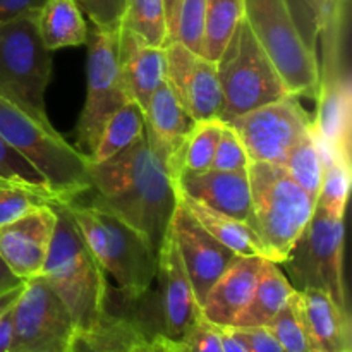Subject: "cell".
Instances as JSON below:
<instances>
[{
  "label": "cell",
  "mask_w": 352,
  "mask_h": 352,
  "mask_svg": "<svg viewBox=\"0 0 352 352\" xmlns=\"http://www.w3.org/2000/svg\"><path fill=\"white\" fill-rule=\"evenodd\" d=\"M89 181L95 198L129 223L158 253L174 213L175 188L146 136L112 160H89Z\"/></svg>",
  "instance_id": "6da1fadb"
},
{
  "label": "cell",
  "mask_w": 352,
  "mask_h": 352,
  "mask_svg": "<svg viewBox=\"0 0 352 352\" xmlns=\"http://www.w3.org/2000/svg\"><path fill=\"white\" fill-rule=\"evenodd\" d=\"M57 212L54 237L41 277L69 309L78 333L91 336L112 320L107 274L89 251L64 201H52Z\"/></svg>",
  "instance_id": "7a4b0ae2"
},
{
  "label": "cell",
  "mask_w": 352,
  "mask_h": 352,
  "mask_svg": "<svg viewBox=\"0 0 352 352\" xmlns=\"http://www.w3.org/2000/svg\"><path fill=\"white\" fill-rule=\"evenodd\" d=\"M64 203L95 260L113 278L126 302L146 294L157 272V253L146 241L96 198L88 205L78 199Z\"/></svg>",
  "instance_id": "3957f363"
},
{
  "label": "cell",
  "mask_w": 352,
  "mask_h": 352,
  "mask_svg": "<svg viewBox=\"0 0 352 352\" xmlns=\"http://www.w3.org/2000/svg\"><path fill=\"white\" fill-rule=\"evenodd\" d=\"M251 229L265 250L268 261L282 265L311 220L316 199L296 184L277 164L250 162Z\"/></svg>",
  "instance_id": "277c9868"
},
{
  "label": "cell",
  "mask_w": 352,
  "mask_h": 352,
  "mask_svg": "<svg viewBox=\"0 0 352 352\" xmlns=\"http://www.w3.org/2000/svg\"><path fill=\"white\" fill-rule=\"evenodd\" d=\"M0 136L43 175L57 201H71L91 191L89 158L69 144L55 127H45L2 98Z\"/></svg>",
  "instance_id": "5b68a950"
},
{
  "label": "cell",
  "mask_w": 352,
  "mask_h": 352,
  "mask_svg": "<svg viewBox=\"0 0 352 352\" xmlns=\"http://www.w3.org/2000/svg\"><path fill=\"white\" fill-rule=\"evenodd\" d=\"M38 10L0 24V98L52 126L45 93L52 76V52L41 41Z\"/></svg>",
  "instance_id": "8992f818"
},
{
  "label": "cell",
  "mask_w": 352,
  "mask_h": 352,
  "mask_svg": "<svg viewBox=\"0 0 352 352\" xmlns=\"http://www.w3.org/2000/svg\"><path fill=\"white\" fill-rule=\"evenodd\" d=\"M243 17L292 96L315 98L320 89V62L302 34L289 0H244Z\"/></svg>",
  "instance_id": "52a82bcc"
},
{
  "label": "cell",
  "mask_w": 352,
  "mask_h": 352,
  "mask_svg": "<svg viewBox=\"0 0 352 352\" xmlns=\"http://www.w3.org/2000/svg\"><path fill=\"white\" fill-rule=\"evenodd\" d=\"M215 64L223 96L220 120L226 124L250 110L291 96L244 17L234 28Z\"/></svg>",
  "instance_id": "ba28073f"
},
{
  "label": "cell",
  "mask_w": 352,
  "mask_h": 352,
  "mask_svg": "<svg viewBox=\"0 0 352 352\" xmlns=\"http://www.w3.org/2000/svg\"><path fill=\"white\" fill-rule=\"evenodd\" d=\"M282 267L294 289H320L349 311L344 282V217L316 206Z\"/></svg>",
  "instance_id": "9c48e42d"
},
{
  "label": "cell",
  "mask_w": 352,
  "mask_h": 352,
  "mask_svg": "<svg viewBox=\"0 0 352 352\" xmlns=\"http://www.w3.org/2000/svg\"><path fill=\"white\" fill-rule=\"evenodd\" d=\"M340 2L336 0L325 16L327 54L323 71H320V89L316 96V116L313 129L320 144L332 153L351 158L352 89L347 62L344 60L340 40Z\"/></svg>",
  "instance_id": "30bf717a"
},
{
  "label": "cell",
  "mask_w": 352,
  "mask_h": 352,
  "mask_svg": "<svg viewBox=\"0 0 352 352\" xmlns=\"http://www.w3.org/2000/svg\"><path fill=\"white\" fill-rule=\"evenodd\" d=\"M117 36L119 31H100L95 28L91 36H88L86 100L76 127V148L88 158L95 151L107 120L131 102L117 62Z\"/></svg>",
  "instance_id": "8fae6325"
},
{
  "label": "cell",
  "mask_w": 352,
  "mask_h": 352,
  "mask_svg": "<svg viewBox=\"0 0 352 352\" xmlns=\"http://www.w3.org/2000/svg\"><path fill=\"white\" fill-rule=\"evenodd\" d=\"M72 316L41 275L24 282L10 309L9 352H71Z\"/></svg>",
  "instance_id": "7c38bea8"
},
{
  "label": "cell",
  "mask_w": 352,
  "mask_h": 352,
  "mask_svg": "<svg viewBox=\"0 0 352 352\" xmlns=\"http://www.w3.org/2000/svg\"><path fill=\"white\" fill-rule=\"evenodd\" d=\"M227 124L241 138L250 162L282 165L291 148L311 129L313 119L298 96L291 95L250 110Z\"/></svg>",
  "instance_id": "4fadbf2b"
},
{
  "label": "cell",
  "mask_w": 352,
  "mask_h": 352,
  "mask_svg": "<svg viewBox=\"0 0 352 352\" xmlns=\"http://www.w3.org/2000/svg\"><path fill=\"white\" fill-rule=\"evenodd\" d=\"M167 85L195 120L220 119L223 96L215 60L203 57L181 41L165 45Z\"/></svg>",
  "instance_id": "5bb4252c"
},
{
  "label": "cell",
  "mask_w": 352,
  "mask_h": 352,
  "mask_svg": "<svg viewBox=\"0 0 352 352\" xmlns=\"http://www.w3.org/2000/svg\"><path fill=\"white\" fill-rule=\"evenodd\" d=\"M168 230L177 244L196 299L201 306L213 284L239 256L220 244L179 199L175 203Z\"/></svg>",
  "instance_id": "9a60e30c"
},
{
  "label": "cell",
  "mask_w": 352,
  "mask_h": 352,
  "mask_svg": "<svg viewBox=\"0 0 352 352\" xmlns=\"http://www.w3.org/2000/svg\"><path fill=\"white\" fill-rule=\"evenodd\" d=\"M57 212L52 203L36 206L26 215L0 227V258L21 278L41 275L50 251Z\"/></svg>",
  "instance_id": "2e32d148"
},
{
  "label": "cell",
  "mask_w": 352,
  "mask_h": 352,
  "mask_svg": "<svg viewBox=\"0 0 352 352\" xmlns=\"http://www.w3.org/2000/svg\"><path fill=\"white\" fill-rule=\"evenodd\" d=\"M195 124L196 120L179 102L167 81L158 86L144 109V136L170 177L175 160Z\"/></svg>",
  "instance_id": "e0dca14e"
},
{
  "label": "cell",
  "mask_w": 352,
  "mask_h": 352,
  "mask_svg": "<svg viewBox=\"0 0 352 352\" xmlns=\"http://www.w3.org/2000/svg\"><path fill=\"white\" fill-rule=\"evenodd\" d=\"M179 192L210 206L212 210L250 223L251 189L248 170L182 172L174 179Z\"/></svg>",
  "instance_id": "ac0fdd59"
},
{
  "label": "cell",
  "mask_w": 352,
  "mask_h": 352,
  "mask_svg": "<svg viewBox=\"0 0 352 352\" xmlns=\"http://www.w3.org/2000/svg\"><path fill=\"white\" fill-rule=\"evenodd\" d=\"M117 62L127 95L144 112L151 95L167 78L165 48L146 43L131 30L120 28L117 36Z\"/></svg>",
  "instance_id": "d6986e66"
},
{
  "label": "cell",
  "mask_w": 352,
  "mask_h": 352,
  "mask_svg": "<svg viewBox=\"0 0 352 352\" xmlns=\"http://www.w3.org/2000/svg\"><path fill=\"white\" fill-rule=\"evenodd\" d=\"M263 258H237L210 289L201 316L219 329L232 327L251 301L261 274Z\"/></svg>",
  "instance_id": "ffe728a7"
},
{
  "label": "cell",
  "mask_w": 352,
  "mask_h": 352,
  "mask_svg": "<svg viewBox=\"0 0 352 352\" xmlns=\"http://www.w3.org/2000/svg\"><path fill=\"white\" fill-rule=\"evenodd\" d=\"M302 320L320 352L351 351V313L320 289H294Z\"/></svg>",
  "instance_id": "44dd1931"
},
{
  "label": "cell",
  "mask_w": 352,
  "mask_h": 352,
  "mask_svg": "<svg viewBox=\"0 0 352 352\" xmlns=\"http://www.w3.org/2000/svg\"><path fill=\"white\" fill-rule=\"evenodd\" d=\"M175 188V186H174ZM175 196L179 201L191 212V215L226 248H229L236 256L239 258H265V250L261 246V241L258 239L256 232L251 229V226L243 220H237L234 217L226 215L212 210L210 206L182 195L175 189Z\"/></svg>",
  "instance_id": "7402d4cb"
},
{
  "label": "cell",
  "mask_w": 352,
  "mask_h": 352,
  "mask_svg": "<svg viewBox=\"0 0 352 352\" xmlns=\"http://www.w3.org/2000/svg\"><path fill=\"white\" fill-rule=\"evenodd\" d=\"M292 292H294V287L289 282L287 275L278 268V265L263 260L253 298L243 309V313L237 316L232 327L234 329L267 327L287 305Z\"/></svg>",
  "instance_id": "603a6c76"
},
{
  "label": "cell",
  "mask_w": 352,
  "mask_h": 352,
  "mask_svg": "<svg viewBox=\"0 0 352 352\" xmlns=\"http://www.w3.org/2000/svg\"><path fill=\"white\" fill-rule=\"evenodd\" d=\"M36 23L47 50L88 43V24L74 0H47L38 10Z\"/></svg>",
  "instance_id": "cb8c5ba5"
},
{
  "label": "cell",
  "mask_w": 352,
  "mask_h": 352,
  "mask_svg": "<svg viewBox=\"0 0 352 352\" xmlns=\"http://www.w3.org/2000/svg\"><path fill=\"white\" fill-rule=\"evenodd\" d=\"M144 138V112L136 102L120 107L103 127L89 160L95 164L112 160Z\"/></svg>",
  "instance_id": "d4e9b609"
},
{
  "label": "cell",
  "mask_w": 352,
  "mask_h": 352,
  "mask_svg": "<svg viewBox=\"0 0 352 352\" xmlns=\"http://www.w3.org/2000/svg\"><path fill=\"white\" fill-rule=\"evenodd\" d=\"M223 120H196L191 134L186 140L177 160H175L172 181L182 172H205L212 168L213 155L223 129Z\"/></svg>",
  "instance_id": "484cf974"
},
{
  "label": "cell",
  "mask_w": 352,
  "mask_h": 352,
  "mask_svg": "<svg viewBox=\"0 0 352 352\" xmlns=\"http://www.w3.org/2000/svg\"><path fill=\"white\" fill-rule=\"evenodd\" d=\"M320 153H322L323 162V175L322 188H320L318 198H316V206L329 212L330 215L344 217L352 179L351 158L332 153L322 144H320Z\"/></svg>",
  "instance_id": "4316f807"
},
{
  "label": "cell",
  "mask_w": 352,
  "mask_h": 352,
  "mask_svg": "<svg viewBox=\"0 0 352 352\" xmlns=\"http://www.w3.org/2000/svg\"><path fill=\"white\" fill-rule=\"evenodd\" d=\"M282 167L285 168L289 177L296 184L301 186L311 198H318L320 188H322L323 162L313 124L311 129L291 148Z\"/></svg>",
  "instance_id": "83f0119b"
},
{
  "label": "cell",
  "mask_w": 352,
  "mask_h": 352,
  "mask_svg": "<svg viewBox=\"0 0 352 352\" xmlns=\"http://www.w3.org/2000/svg\"><path fill=\"white\" fill-rule=\"evenodd\" d=\"M244 0H206L205 36H203V57L217 60L223 45L232 34L234 28L243 19Z\"/></svg>",
  "instance_id": "f1b7e54d"
},
{
  "label": "cell",
  "mask_w": 352,
  "mask_h": 352,
  "mask_svg": "<svg viewBox=\"0 0 352 352\" xmlns=\"http://www.w3.org/2000/svg\"><path fill=\"white\" fill-rule=\"evenodd\" d=\"M120 28L131 30L146 43L165 47L168 43L165 0H127Z\"/></svg>",
  "instance_id": "f546056e"
},
{
  "label": "cell",
  "mask_w": 352,
  "mask_h": 352,
  "mask_svg": "<svg viewBox=\"0 0 352 352\" xmlns=\"http://www.w3.org/2000/svg\"><path fill=\"white\" fill-rule=\"evenodd\" d=\"M0 186H17L57 201L43 175L0 136Z\"/></svg>",
  "instance_id": "4dcf8cb0"
},
{
  "label": "cell",
  "mask_w": 352,
  "mask_h": 352,
  "mask_svg": "<svg viewBox=\"0 0 352 352\" xmlns=\"http://www.w3.org/2000/svg\"><path fill=\"white\" fill-rule=\"evenodd\" d=\"M267 329L274 333L285 352H320L302 320L298 302L294 299V292L289 298L287 305L268 323Z\"/></svg>",
  "instance_id": "1f68e13d"
},
{
  "label": "cell",
  "mask_w": 352,
  "mask_h": 352,
  "mask_svg": "<svg viewBox=\"0 0 352 352\" xmlns=\"http://www.w3.org/2000/svg\"><path fill=\"white\" fill-rule=\"evenodd\" d=\"M138 337L141 336L127 320L113 315L102 330L91 336L76 333L71 352H127Z\"/></svg>",
  "instance_id": "d6a6232c"
},
{
  "label": "cell",
  "mask_w": 352,
  "mask_h": 352,
  "mask_svg": "<svg viewBox=\"0 0 352 352\" xmlns=\"http://www.w3.org/2000/svg\"><path fill=\"white\" fill-rule=\"evenodd\" d=\"M151 342L157 346L158 352H222L220 329L203 318L182 339L170 340L157 336Z\"/></svg>",
  "instance_id": "836d02e7"
},
{
  "label": "cell",
  "mask_w": 352,
  "mask_h": 352,
  "mask_svg": "<svg viewBox=\"0 0 352 352\" xmlns=\"http://www.w3.org/2000/svg\"><path fill=\"white\" fill-rule=\"evenodd\" d=\"M206 0H181L175 40L195 52H201L205 36Z\"/></svg>",
  "instance_id": "e575fe53"
},
{
  "label": "cell",
  "mask_w": 352,
  "mask_h": 352,
  "mask_svg": "<svg viewBox=\"0 0 352 352\" xmlns=\"http://www.w3.org/2000/svg\"><path fill=\"white\" fill-rule=\"evenodd\" d=\"M52 203L45 196L17 186H0V227L26 215L36 206Z\"/></svg>",
  "instance_id": "d590c367"
},
{
  "label": "cell",
  "mask_w": 352,
  "mask_h": 352,
  "mask_svg": "<svg viewBox=\"0 0 352 352\" xmlns=\"http://www.w3.org/2000/svg\"><path fill=\"white\" fill-rule=\"evenodd\" d=\"M248 165H250V158H248L243 141L229 124H223L222 134H220L219 144H217L215 155H213L212 168L237 172L248 170Z\"/></svg>",
  "instance_id": "8d00e7d4"
},
{
  "label": "cell",
  "mask_w": 352,
  "mask_h": 352,
  "mask_svg": "<svg viewBox=\"0 0 352 352\" xmlns=\"http://www.w3.org/2000/svg\"><path fill=\"white\" fill-rule=\"evenodd\" d=\"M82 14L100 31H119L127 0H74Z\"/></svg>",
  "instance_id": "74e56055"
},
{
  "label": "cell",
  "mask_w": 352,
  "mask_h": 352,
  "mask_svg": "<svg viewBox=\"0 0 352 352\" xmlns=\"http://www.w3.org/2000/svg\"><path fill=\"white\" fill-rule=\"evenodd\" d=\"M246 337L253 352H285L284 347L278 344L274 333L267 327H256V329H239Z\"/></svg>",
  "instance_id": "f35d334b"
},
{
  "label": "cell",
  "mask_w": 352,
  "mask_h": 352,
  "mask_svg": "<svg viewBox=\"0 0 352 352\" xmlns=\"http://www.w3.org/2000/svg\"><path fill=\"white\" fill-rule=\"evenodd\" d=\"M47 0H0V24L23 14L40 10Z\"/></svg>",
  "instance_id": "ab89813d"
},
{
  "label": "cell",
  "mask_w": 352,
  "mask_h": 352,
  "mask_svg": "<svg viewBox=\"0 0 352 352\" xmlns=\"http://www.w3.org/2000/svg\"><path fill=\"white\" fill-rule=\"evenodd\" d=\"M220 342H222V352H253L243 332L234 327L220 329Z\"/></svg>",
  "instance_id": "60d3db41"
},
{
  "label": "cell",
  "mask_w": 352,
  "mask_h": 352,
  "mask_svg": "<svg viewBox=\"0 0 352 352\" xmlns=\"http://www.w3.org/2000/svg\"><path fill=\"white\" fill-rule=\"evenodd\" d=\"M24 284V280H21L9 267H7L6 261L0 258V296L6 294V292L14 291V289L21 287Z\"/></svg>",
  "instance_id": "b9f144b4"
},
{
  "label": "cell",
  "mask_w": 352,
  "mask_h": 352,
  "mask_svg": "<svg viewBox=\"0 0 352 352\" xmlns=\"http://www.w3.org/2000/svg\"><path fill=\"white\" fill-rule=\"evenodd\" d=\"M181 0H165L167 7V26H168V41L175 40V31H177V17Z\"/></svg>",
  "instance_id": "7bdbcfd3"
},
{
  "label": "cell",
  "mask_w": 352,
  "mask_h": 352,
  "mask_svg": "<svg viewBox=\"0 0 352 352\" xmlns=\"http://www.w3.org/2000/svg\"><path fill=\"white\" fill-rule=\"evenodd\" d=\"M12 309V308H10ZM10 309L0 316V352H9L10 346Z\"/></svg>",
  "instance_id": "ee69618b"
},
{
  "label": "cell",
  "mask_w": 352,
  "mask_h": 352,
  "mask_svg": "<svg viewBox=\"0 0 352 352\" xmlns=\"http://www.w3.org/2000/svg\"><path fill=\"white\" fill-rule=\"evenodd\" d=\"M127 352H158V349L151 340L144 339V337H138V339L131 344Z\"/></svg>",
  "instance_id": "f6af8a7d"
},
{
  "label": "cell",
  "mask_w": 352,
  "mask_h": 352,
  "mask_svg": "<svg viewBox=\"0 0 352 352\" xmlns=\"http://www.w3.org/2000/svg\"><path fill=\"white\" fill-rule=\"evenodd\" d=\"M346 352H351V351H346Z\"/></svg>",
  "instance_id": "bcb514c9"
}]
</instances>
